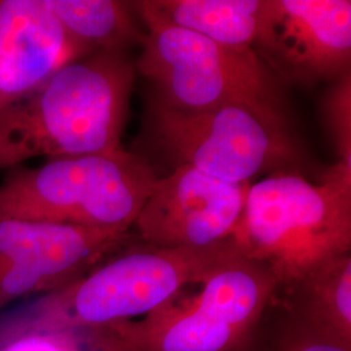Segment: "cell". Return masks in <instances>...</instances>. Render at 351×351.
<instances>
[{"label": "cell", "mask_w": 351, "mask_h": 351, "mask_svg": "<svg viewBox=\"0 0 351 351\" xmlns=\"http://www.w3.org/2000/svg\"><path fill=\"white\" fill-rule=\"evenodd\" d=\"M136 65L99 51L66 64L0 113V169L121 149Z\"/></svg>", "instance_id": "obj_1"}, {"label": "cell", "mask_w": 351, "mask_h": 351, "mask_svg": "<svg viewBox=\"0 0 351 351\" xmlns=\"http://www.w3.org/2000/svg\"><path fill=\"white\" fill-rule=\"evenodd\" d=\"M241 254L284 288L330 258L351 251V168L339 162L320 184L278 172L251 184L233 236Z\"/></svg>", "instance_id": "obj_2"}, {"label": "cell", "mask_w": 351, "mask_h": 351, "mask_svg": "<svg viewBox=\"0 0 351 351\" xmlns=\"http://www.w3.org/2000/svg\"><path fill=\"white\" fill-rule=\"evenodd\" d=\"M241 252L233 239L207 247L119 249L64 288L25 304L60 326H108L145 317L199 284L213 268Z\"/></svg>", "instance_id": "obj_3"}, {"label": "cell", "mask_w": 351, "mask_h": 351, "mask_svg": "<svg viewBox=\"0 0 351 351\" xmlns=\"http://www.w3.org/2000/svg\"><path fill=\"white\" fill-rule=\"evenodd\" d=\"M155 181L149 163L123 149L49 159L4 180L0 217L129 233Z\"/></svg>", "instance_id": "obj_4"}, {"label": "cell", "mask_w": 351, "mask_h": 351, "mask_svg": "<svg viewBox=\"0 0 351 351\" xmlns=\"http://www.w3.org/2000/svg\"><path fill=\"white\" fill-rule=\"evenodd\" d=\"M149 32L136 69L155 88L152 101L201 112L249 106L288 119L281 82L254 50H234L176 26L142 19Z\"/></svg>", "instance_id": "obj_5"}, {"label": "cell", "mask_w": 351, "mask_h": 351, "mask_svg": "<svg viewBox=\"0 0 351 351\" xmlns=\"http://www.w3.org/2000/svg\"><path fill=\"white\" fill-rule=\"evenodd\" d=\"M151 136L177 165H189L230 184L258 175L297 172L304 162L288 119L249 106L185 112L151 101Z\"/></svg>", "instance_id": "obj_6"}, {"label": "cell", "mask_w": 351, "mask_h": 351, "mask_svg": "<svg viewBox=\"0 0 351 351\" xmlns=\"http://www.w3.org/2000/svg\"><path fill=\"white\" fill-rule=\"evenodd\" d=\"M160 308L125 322L141 351H247L264 313L276 294L272 274L237 252L199 282Z\"/></svg>", "instance_id": "obj_7"}, {"label": "cell", "mask_w": 351, "mask_h": 351, "mask_svg": "<svg viewBox=\"0 0 351 351\" xmlns=\"http://www.w3.org/2000/svg\"><path fill=\"white\" fill-rule=\"evenodd\" d=\"M129 233L0 217V314L59 290L128 243Z\"/></svg>", "instance_id": "obj_8"}, {"label": "cell", "mask_w": 351, "mask_h": 351, "mask_svg": "<svg viewBox=\"0 0 351 351\" xmlns=\"http://www.w3.org/2000/svg\"><path fill=\"white\" fill-rule=\"evenodd\" d=\"M280 82L313 85L350 73V0H264L252 47Z\"/></svg>", "instance_id": "obj_9"}, {"label": "cell", "mask_w": 351, "mask_h": 351, "mask_svg": "<svg viewBox=\"0 0 351 351\" xmlns=\"http://www.w3.org/2000/svg\"><path fill=\"white\" fill-rule=\"evenodd\" d=\"M251 184H230L177 165L156 178L134 226L149 246L207 247L233 239Z\"/></svg>", "instance_id": "obj_10"}, {"label": "cell", "mask_w": 351, "mask_h": 351, "mask_svg": "<svg viewBox=\"0 0 351 351\" xmlns=\"http://www.w3.org/2000/svg\"><path fill=\"white\" fill-rule=\"evenodd\" d=\"M90 53L64 30L45 0H0V113Z\"/></svg>", "instance_id": "obj_11"}, {"label": "cell", "mask_w": 351, "mask_h": 351, "mask_svg": "<svg viewBox=\"0 0 351 351\" xmlns=\"http://www.w3.org/2000/svg\"><path fill=\"white\" fill-rule=\"evenodd\" d=\"M275 297L303 323L351 349V254L315 265L276 289Z\"/></svg>", "instance_id": "obj_12"}, {"label": "cell", "mask_w": 351, "mask_h": 351, "mask_svg": "<svg viewBox=\"0 0 351 351\" xmlns=\"http://www.w3.org/2000/svg\"><path fill=\"white\" fill-rule=\"evenodd\" d=\"M132 4L142 19L193 32L234 50H252L264 0H146Z\"/></svg>", "instance_id": "obj_13"}, {"label": "cell", "mask_w": 351, "mask_h": 351, "mask_svg": "<svg viewBox=\"0 0 351 351\" xmlns=\"http://www.w3.org/2000/svg\"><path fill=\"white\" fill-rule=\"evenodd\" d=\"M0 351H141L125 322L108 326H60L25 303L0 314Z\"/></svg>", "instance_id": "obj_14"}, {"label": "cell", "mask_w": 351, "mask_h": 351, "mask_svg": "<svg viewBox=\"0 0 351 351\" xmlns=\"http://www.w3.org/2000/svg\"><path fill=\"white\" fill-rule=\"evenodd\" d=\"M64 30L91 52H125L141 43L130 4L116 0H45Z\"/></svg>", "instance_id": "obj_15"}, {"label": "cell", "mask_w": 351, "mask_h": 351, "mask_svg": "<svg viewBox=\"0 0 351 351\" xmlns=\"http://www.w3.org/2000/svg\"><path fill=\"white\" fill-rule=\"evenodd\" d=\"M247 351H351L303 323L274 297Z\"/></svg>", "instance_id": "obj_16"}, {"label": "cell", "mask_w": 351, "mask_h": 351, "mask_svg": "<svg viewBox=\"0 0 351 351\" xmlns=\"http://www.w3.org/2000/svg\"><path fill=\"white\" fill-rule=\"evenodd\" d=\"M323 112L339 163L351 168V72L332 82L324 98Z\"/></svg>", "instance_id": "obj_17"}]
</instances>
